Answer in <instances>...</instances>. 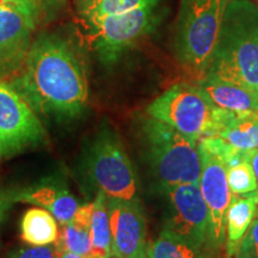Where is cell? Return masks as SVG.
<instances>
[{
	"label": "cell",
	"instance_id": "d4e9b609",
	"mask_svg": "<svg viewBox=\"0 0 258 258\" xmlns=\"http://www.w3.org/2000/svg\"><path fill=\"white\" fill-rule=\"evenodd\" d=\"M61 250L57 243L49 245H28L10 251L8 258H59Z\"/></svg>",
	"mask_w": 258,
	"mask_h": 258
},
{
	"label": "cell",
	"instance_id": "484cf974",
	"mask_svg": "<svg viewBox=\"0 0 258 258\" xmlns=\"http://www.w3.org/2000/svg\"><path fill=\"white\" fill-rule=\"evenodd\" d=\"M234 254H240L247 258H258V205L249 230L238 245V249Z\"/></svg>",
	"mask_w": 258,
	"mask_h": 258
},
{
	"label": "cell",
	"instance_id": "44dd1931",
	"mask_svg": "<svg viewBox=\"0 0 258 258\" xmlns=\"http://www.w3.org/2000/svg\"><path fill=\"white\" fill-rule=\"evenodd\" d=\"M158 0H88L83 6L88 23L108 16L121 15L141 8L157 6Z\"/></svg>",
	"mask_w": 258,
	"mask_h": 258
},
{
	"label": "cell",
	"instance_id": "7a4b0ae2",
	"mask_svg": "<svg viewBox=\"0 0 258 258\" xmlns=\"http://www.w3.org/2000/svg\"><path fill=\"white\" fill-rule=\"evenodd\" d=\"M205 76L243 86L258 98V5L230 0Z\"/></svg>",
	"mask_w": 258,
	"mask_h": 258
},
{
	"label": "cell",
	"instance_id": "5bb4252c",
	"mask_svg": "<svg viewBox=\"0 0 258 258\" xmlns=\"http://www.w3.org/2000/svg\"><path fill=\"white\" fill-rule=\"evenodd\" d=\"M198 86L218 108L238 114L258 112V98L243 86L209 76H203Z\"/></svg>",
	"mask_w": 258,
	"mask_h": 258
},
{
	"label": "cell",
	"instance_id": "ba28073f",
	"mask_svg": "<svg viewBox=\"0 0 258 258\" xmlns=\"http://www.w3.org/2000/svg\"><path fill=\"white\" fill-rule=\"evenodd\" d=\"M154 10L156 6H148L90 23L99 60L104 64L115 63L139 38L152 30L156 23Z\"/></svg>",
	"mask_w": 258,
	"mask_h": 258
},
{
	"label": "cell",
	"instance_id": "3957f363",
	"mask_svg": "<svg viewBox=\"0 0 258 258\" xmlns=\"http://www.w3.org/2000/svg\"><path fill=\"white\" fill-rule=\"evenodd\" d=\"M146 154L160 191L178 184H199L201 157L198 141L191 140L156 118L143 125Z\"/></svg>",
	"mask_w": 258,
	"mask_h": 258
},
{
	"label": "cell",
	"instance_id": "f546056e",
	"mask_svg": "<svg viewBox=\"0 0 258 258\" xmlns=\"http://www.w3.org/2000/svg\"><path fill=\"white\" fill-rule=\"evenodd\" d=\"M135 258H150V257H148V254H147V247H146V250H145L143 253H140V254H139V256H137Z\"/></svg>",
	"mask_w": 258,
	"mask_h": 258
},
{
	"label": "cell",
	"instance_id": "6da1fadb",
	"mask_svg": "<svg viewBox=\"0 0 258 258\" xmlns=\"http://www.w3.org/2000/svg\"><path fill=\"white\" fill-rule=\"evenodd\" d=\"M10 84L37 115L59 122L82 115L89 98L82 60L69 42L53 34L32 41L23 66Z\"/></svg>",
	"mask_w": 258,
	"mask_h": 258
},
{
	"label": "cell",
	"instance_id": "4316f807",
	"mask_svg": "<svg viewBox=\"0 0 258 258\" xmlns=\"http://www.w3.org/2000/svg\"><path fill=\"white\" fill-rule=\"evenodd\" d=\"M14 205L12 189H0V224L4 221L6 214Z\"/></svg>",
	"mask_w": 258,
	"mask_h": 258
},
{
	"label": "cell",
	"instance_id": "603a6c76",
	"mask_svg": "<svg viewBox=\"0 0 258 258\" xmlns=\"http://www.w3.org/2000/svg\"><path fill=\"white\" fill-rule=\"evenodd\" d=\"M227 179L231 192L234 195H247L257 191V179L249 160L227 167Z\"/></svg>",
	"mask_w": 258,
	"mask_h": 258
},
{
	"label": "cell",
	"instance_id": "7402d4cb",
	"mask_svg": "<svg viewBox=\"0 0 258 258\" xmlns=\"http://www.w3.org/2000/svg\"><path fill=\"white\" fill-rule=\"evenodd\" d=\"M198 146L219 158L226 167H231L247 160V151L238 150L220 137H205L198 141Z\"/></svg>",
	"mask_w": 258,
	"mask_h": 258
},
{
	"label": "cell",
	"instance_id": "4dcf8cb0",
	"mask_svg": "<svg viewBox=\"0 0 258 258\" xmlns=\"http://www.w3.org/2000/svg\"><path fill=\"white\" fill-rule=\"evenodd\" d=\"M234 258H247V257H244V256H240V254H234L233 256Z\"/></svg>",
	"mask_w": 258,
	"mask_h": 258
},
{
	"label": "cell",
	"instance_id": "7c38bea8",
	"mask_svg": "<svg viewBox=\"0 0 258 258\" xmlns=\"http://www.w3.org/2000/svg\"><path fill=\"white\" fill-rule=\"evenodd\" d=\"M36 25L18 10L0 4V78L11 79L23 66Z\"/></svg>",
	"mask_w": 258,
	"mask_h": 258
},
{
	"label": "cell",
	"instance_id": "ac0fdd59",
	"mask_svg": "<svg viewBox=\"0 0 258 258\" xmlns=\"http://www.w3.org/2000/svg\"><path fill=\"white\" fill-rule=\"evenodd\" d=\"M59 222L46 209L35 207L24 213L21 221V237L28 245H49L59 239Z\"/></svg>",
	"mask_w": 258,
	"mask_h": 258
},
{
	"label": "cell",
	"instance_id": "d6986e66",
	"mask_svg": "<svg viewBox=\"0 0 258 258\" xmlns=\"http://www.w3.org/2000/svg\"><path fill=\"white\" fill-rule=\"evenodd\" d=\"M218 252L207 247H198L163 227L152 243H147L150 258H218Z\"/></svg>",
	"mask_w": 258,
	"mask_h": 258
},
{
	"label": "cell",
	"instance_id": "52a82bcc",
	"mask_svg": "<svg viewBox=\"0 0 258 258\" xmlns=\"http://www.w3.org/2000/svg\"><path fill=\"white\" fill-rule=\"evenodd\" d=\"M46 141L43 124L29 103L0 78V159H8Z\"/></svg>",
	"mask_w": 258,
	"mask_h": 258
},
{
	"label": "cell",
	"instance_id": "9c48e42d",
	"mask_svg": "<svg viewBox=\"0 0 258 258\" xmlns=\"http://www.w3.org/2000/svg\"><path fill=\"white\" fill-rule=\"evenodd\" d=\"M164 194L169 201V218L164 227L195 246L213 250L209 245L208 208L200 185L178 184Z\"/></svg>",
	"mask_w": 258,
	"mask_h": 258
},
{
	"label": "cell",
	"instance_id": "2e32d148",
	"mask_svg": "<svg viewBox=\"0 0 258 258\" xmlns=\"http://www.w3.org/2000/svg\"><path fill=\"white\" fill-rule=\"evenodd\" d=\"M93 203H85L79 206L73 218L61 226L59 245L61 252L69 251L89 258L91 253V234H90V226H91Z\"/></svg>",
	"mask_w": 258,
	"mask_h": 258
},
{
	"label": "cell",
	"instance_id": "277c9868",
	"mask_svg": "<svg viewBox=\"0 0 258 258\" xmlns=\"http://www.w3.org/2000/svg\"><path fill=\"white\" fill-rule=\"evenodd\" d=\"M230 0H180L177 25V56L194 74L207 73Z\"/></svg>",
	"mask_w": 258,
	"mask_h": 258
},
{
	"label": "cell",
	"instance_id": "9a60e30c",
	"mask_svg": "<svg viewBox=\"0 0 258 258\" xmlns=\"http://www.w3.org/2000/svg\"><path fill=\"white\" fill-rule=\"evenodd\" d=\"M233 195L225 215V233L227 241V258L233 257L238 245L246 234L252 222L258 205V191L241 195Z\"/></svg>",
	"mask_w": 258,
	"mask_h": 258
},
{
	"label": "cell",
	"instance_id": "4fadbf2b",
	"mask_svg": "<svg viewBox=\"0 0 258 258\" xmlns=\"http://www.w3.org/2000/svg\"><path fill=\"white\" fill-rule=\"evenodd\" d=\"M15 203H30L46 209L62 226L76 214L79 203L69 189L57 183H42L23 189H12Z\"/></svg>",
	"mask_w": 258,
	"mask_h": 258
},
{
	"label": "cell",
	"instance_id": "f1b7e54d",
	"mask_svg": "<svg viewBox=\"0 0 258 258\" xmlns=\"http://www.w3.org/2000/svg\"><path fill=\"white\" fill-rule=\"evenodd\" d=\"M59 258H84V257L79 256V254H77V253L69 252V251H63V252H61Z\"/></svg>",
	"mask_w": 258,
	"mask_h": 258
},
{
	"label": "cell",
	"instance_id": "1f68e13d",
	"mask_svg": "<svg viewBox=\"0 0 258 258\" xmlns=\"http://www.w3.org/2000/svg\"><path fill=\"white\" fill-rule=\"evenodd\" d=\"M79 2H80V3H82V5L84 6V5H85V4H86V3H88V0H79Z\"/></svg>",
	"mask_w": 258,
	"mask_h": 258
},
{
	"label": "cell",
	"instance_id": "d6a6232c",
	"mask_svg": "<svg viewBox=\"0 0 258 258\" xmlns=\"http://www.w3.org/2000/svg\"><path fill=\"white\" fill-rule=\"evenodd\" d=\"M251 2H253V3H254V2H256V3H258V0H251Z\"/></svg>",
	"mask_w": 258,
	"mask_h": 258
},
{
	"label": "cell",
	"instance_id": "30bf717a",
	"mask_svg": "<svg viewBox=\"0 0 258 258\" xmlns=\"http://www.w3.org/2000/svg\"><path fill=\"white\" fill-rule=\"evenodd\" d=\"M199 147V146H198ZM201 157L200 189L209 214V245L219 252L226 241L225 215L232 195L227 179V167L212 153L199 148Z\"/></svg>",
	"mask_w": 258,
	"mask_h": 258
},
{
	"label": "cell",
	"instance_id": "8fae6325",
	"mask_svg": "<svg viewBox=\"0 0 258 258\" xmlns=\"http://www.w3.org/2000/svg\"><path fill=\"white\" fill-rule=\"evenodd\" d=\"M112 256L135 258L147 247L146 219L140 200L108 199Z\"/></svg>",
	"mask_w": 258,
	"mask_h": 258
},
{
	"label": "cell",
	"instance_id": "5b68a950",
	"mask_svg": "<svg viewBox=\"0 0 258 258\" xmlns=\"http://www.w3.org/2000/svg\"><path fill=\"white\" fill-rule=\"evenodd\" d=\"M224 109L218 108L200 86L177 84L148 105L150 117L163 122L191 140L214 137Z\"/></svg>",
	"mask_w": 258,
	"mask_h": 258
},
{
	"label": "cell",
	"instance_id": "8992f818",
	"mask_svg": "<svg viewBox=\"0 0 258 258\" xmlns=\"http://www.w3.org/2000/svg\"><path fill=\"white\" fill-rule=\"evenodd\" d=\"M85 172L90 182L108 199L134 201L137 173L120 138L110 127H102L88 147Z\"/></svg>",
	"mask_w": 258,
	"mask_h": 258
},
{
	"label": "cell",
	"instance_id": "cb8c5ba5",
	"mask_svg": "<svg viewBox=\"0 0 258 258\" xmlns=\"http://www.w3.org/2000/svg\"><path fill=\"white\" fill-rule=\"evenodd\" d=\"M60 2L61 0H0V4L18 10L37 25L59 6Z\"/></svg>",
	"mask_w": 258,
	"mask_h": 258
},
{
	"label": "cell",
	"instance_id": "836d02e7",
	"mask_svg": "<svg viewBox=\"0 0 258 258\" xmlns=\"http://www.w3.org/2000/svg\"><path fill=\"white\" fill-rule=\"evenodd\" d=\"M110 258H116V257H114V256H112V257H110Z\"/></svg>",
	"mask_w": 258,
	"mask_h": 258
},
{
	"label": "cell",
	"instance_id": "83f0119b",
	"mask_svg": "<svg viewBox=\"0 0 258 258\" xmlns=\"http://www.w3.org/2000/svg\"><path fill=\"white\" fill-rule=\"evenodd\" d=\"M247 160H249L251 167H252L254 176L257 179V190H258V148L256 150L247 151Z\"/></svg>",
	"mask_w": 258,
	"mask_h": 258
},
{
	"label": "cell",
	"instance_id": "ffe728a7",
	"mask_svg": "<svg viewBox=\"0 0 258 258\" xmlns=\"http://www.w3.org/2000/svg\"><path fill=\"white\" fill-rule=\"evenodd\" d=\"M92 208L91 226V253L89 258H110L112 257L111 231L108 214V198L98 191Z\"/></svg>",
	"mask_w": 258,
	"mask_h": 258
},
{
	"label": "cell",
	"instance_id": "e0dca14e",
	"mask_svg": "<svg viewBox=\"0 0 258 258\" xmlns=\"http://www.w3.org/2000/svg\"><path fill=\"white\" fill-rule=\"evenodd\" d=\"M220 137L232 146L241 151L258 148V112L227 111L219 133Z\"/></svg>",
	"mask_w": 258,
	"mask_h": 258
}]
</instances>
